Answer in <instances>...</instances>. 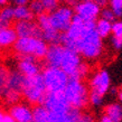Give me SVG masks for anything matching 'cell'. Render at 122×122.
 <instances>
[{"label": "cell", "instance_id": "17", "mask_svg": "<svg viewBox=\"0 0 122 122\" xmlns=\"http://www.w3.org/2000/svg\"><path fill=\"white\" fill-rule=\"evenodd\" d=\"M15 21L14 15V6L8 5L0 9V24L2 27H10Z\"/></svg>", "mask_w": 122, "mask_h": 122}, {"label": "cell", "instance_id": "39", "mask_svg": "<svg viewBox=\"0 0 122 122\" xmlns=\"http://www.w3.org/2000/svg\"><path fill=\"white\" fill-rule=\"evenodd\" d=\"M81 1H90V0H81Z\"/></svg>", "mask_w": 122, "mask_h": 122}, {"label": "cell", "instance_id": "1", "mask_svg": "<svg viewBox=\"0 0 122 122\" xmlns=\"http://www.w3.org/2000/svg\"><path fill=\"white\" fill-rule=\"evenodd\" d=\"M76 53L86 61H95L101 57L103 53V38L95 30V21H87L77 41Z\"/></svg>", "mask_w": 122, "mask_h": 122}, {"label": "cell", "instance_id": "12", "mask_svg": "<svg viewBox=\"0 0 122 122\" xmlns=\"http://www.w3.org/2000/svg\"><path fill=\"white\" fill-rule=\"evenodd\" d=\"M17 68L26 77L35 76L41 73V64L38 63V59L33 56H18Z\"/></svg>", "mask_w": 122, "mask_h": 122}, {"label": "cell", "instance_id": "3", "mask_svg": "<svg viewBox=\"0 0 122 122\" xmlns=\"http://www.w3.org/2000/svg\"><path fill=\"white\" fill-rule=\"evenodd\" d=\"M64 94L70 105L74 109H78L82 111L89 104L90 91L83 80L70 78L64 90Z\"/></svg>", "mask_w": 122, "mask_h": 122}, {"label": "cell", "instance_id": "4", "mask_svg": "<svg viewBox=\"0 0 122 122\" xmlns=\"http://www.w3.org/2000/svg\"><path fill=\"white\" fill-rule=\"evenodd\" d=\"M46 86L41 73L35 76H25V82L21 90V96L26 100V102L30 105H39L43 104L44 97L46 94Z\"/></svg>", "mask_w": 122, "mask_h": 122}, {"label": "cell", "instance_id": "6", "mask_svg": "<svg viewBox=\"0 0 122 122\" xmlns=\"http://www.w3.org/2000/svg\"><path fill=\"white\" fill-rule=\"evenodd\" d=\"M74 15V9L71 5H59L55 10L48 14L52 26L61 34L67 31Z\"/></svg>", "mask_w": 122, "mask_h": 122}, {"label": "cell", "instance_id": "13", "mask_svg": "<svg viewBox=\"0 0 122 122\" xmlns=\"http://www.w3.org/2000/svg\"><path fill=\"white\" fill-rule=\"evenodd\" d=\"M9 114L15 119L16 122H31L33 121V107L26 102H18L11 105Z\"/></svg>", "mask_w": 122, "mask_h": 122}, {"label": "cell", "instance_id": "36", "mask_svg": "<svg viewBox=\"0 0 122 122\" xmlns=\"http://www.w3.org/2000/svg\"><path fill=\"white\" fill-rule=\"evenodd\" d=\"M4 115H5V112L0 109V122H1V120H2V118H4Z\"/></svg>", "mask_w": 122, "mask_h": 122}, {"label": "cell", "instance_id": "25", "mask_svg": "<svg viewBox=\"0 0 122 122\" xmlns=\"http://www.w3.org/2000/svg\"><path fill=\"white\" fill-rule=\"evenodd\" d=\"M100 18L105 19V20H107V21H111V22H113L114 20H117V17H115L114 12L112 11V9L110 7H103V8H101Z\"/></svg>", "mask_w": 122, "mask_h": 122}, {"label": "cell", "instance_id": "38", "mask_svg": "<svg viewBox=\"0 0 122 122\" xmlns=\"http://www.w3.org/2000/svg\"><path fill=\"white\" fill-rule=\"evenodd\" d=\"M1 53H2V48L0 47V54H1Z\"/></svg>", "mask_w": 122, "mask_h": 122}, {"label": "cell", "instance_id": "11", "mask_svg": "<svg viewBox=\"0 0 122 122\" xmlns=\"http://www.w3.org/2000/svg\"><path fill=\"white\" fill-rule=\"evenodd\" d=\"M14 28H15L18 37L41 38V30L39 28V26H38L37 21H35L34 19H31V20L15 21Z\"/></svg>", "mask_w": 122, "mask_h": 122}, {"label": "cell", "instance_id": "35", "mask_svg": "<svg viewBox=\"0 0 122 122\" xmlns=\"http://www.w3.org/2000/svg\"><path fill=\"white\" fill-rule=\"evenodd\" d=\"M118 99H119V101H120V103H121V105H122V90H121V91H119Z\"/></svg>", "mask_w": 122, "mask_h": 122}, {"label": "cell", "instance_id": "41", "mask_svg": "<svg viewBox=\"0 0 122 122\" xmlns=\"http://www.w3.org/2000/svg\"><path fill=\"white\" fill-rule=\"evenodd\" d=\"M0 28H2V26H1V24H0Z\"/></svg>", "mask_w": 122, "mask_h": 122}, {"label": "cell", "instance_id": "7", "mask_svg": "<svg viewBox=\"0 0 122 122\" xmlns=\"http://www.w3.org/2000/svg\"><path fill=\"white\" fill-rule=\"evenodd\" d=\"M43 105L46 107L49 115L67 114L72 109L64 92H46Z\"/></svg>", "mask_w": 122, "mask_h": 122}, {"label": "cell", "instance_id": "18", "mask_svg": "<svg viewBox=\"0 0 122 122\" xmlns=\"http://www.w3.org/2000/svg\"><path fill=\"white\" fill-rule=\"evenodd\" d=\"M95 30L101 36V38H107L112 35V22L107 21L105 19L99 18L95 21Z\"/></svg>", "mask_w": 122, "mask_h": 122}, {"label": "cell", "instance_id": "16", "mask_svg": "<svg viewBox=\"0 0 122 122\" xmlns=\"http://www.w3.org/2000/svg\"><path fill=\"white\" fill-rule=\"evenodd\" d=\"M104 114L113 122H122V105L120 102H113L104 107Z\"/></svg>", "mask_w": 122, "mask_h": 122}, {"label": "cell", "instance_id": "28", "mask_svg": "<svg viewBox=\"0 0 122 122\" xmlns=\"http://www.w3.org/2000/svg\"><path fill=\"white\" fill-rule=\"evenodd\" d=\"M110 43H111V46L114 51H120V49L122 48V37L112 36Z\"/></svg>", "mask_w": 122, "mask_h": 122}, {"label": "cell", "instance_id": "20", "mask_svg": "<svg viewBox=\"0 0 122 122\" xmlns=\"http://www.w3.org/2000/svg\"><path fill=\"white\" fill-rule=\"evenodd\" d=\"M14 15H15V21L34 19L33 12L30 11L28 6H16V7H14Z\"/></svg>", "mask_w": 122, "mask_h": 122}, {"label": "cell", "instance_id": "26", "mask_svg": "<svg viewBox=\"0 0 122 122\" xmlns=\"http://www.w3.org/2000/svg\"><path fill=\"white\" fill-rule=\"evenodd\" d=\"M45 7L46 12H52L59 6V0H39Z\"/></svg>", "mask_w": 122, "mask_h": 122}, {"label": "cell", "instance_id": "40", "mask_svg": "<svg viewBox=\"0 0 122 122\" xmlns=\"http://www.w3.org/2000/svg\"><path fill=\"white\" fill-rule=\"evenodd\" d=\"M59 1H67V0H59Z\"/></svg>", "mask_w": 122, "mask_h": 122}, {"label": "cell", "instance_id": "27", "mask_svg": "<svg viewBox=\"0 0 122 122\" xmlns=\"http://www.w3.org/2000/svg\"><path fill=\"white\" fill-rule=\"evenodd\" d=\"M112 36L122 37V19H117L112 22Z\"/></svg>", "mask_w": 122, "mask_h": 122}, {"label": "cell", "instance_id": "32", "mask_svg": "<svg viewBox=\"0 0 122 122\" xmlns=\"http://www.w3.org/2000/svg\"><path fill=\"white\" fill-rule=\"evenodd\" d=\"M96 4L99 5L101 8H103V7H107V5L109 4V0H94Z\"/></svg>", "mask_w": 122, "mask_h": 122}, {"label": "cell", "instance_id": "30", "mask_svg": "<svg viewBox=\"0 0 122 122\" xmlns=\"http://www.w3.org/2000/svg\"><path fill=\"white\" fill-rule=\"evenodd\" d=\"M30 0H9V2H10L14 7L16 6H28Z\"/></svg>", "mask_w": 122, "mask_h": 122}, {"label": "cell", "instance_id": "23", "mask_svg": "<svg viewBox=\"0 0 122 122\" xmlns=\"http://www.w3.org/2000/svg\"><path fill=\"white\" fill-rule=\"evenodd\" d=\"M109 7L114 12L117 19H122V0H109Z\"/></svg>", "mask_w": 122, "mask_h": 122}, {"label": "cell", "instance_id": "14", "mask_svg": "<svg viewBox=\"0 0 122 122\" xmlns=\"http://www.w3.org/2000/svg\"><path fill=\"white\" fill-rule=\"evenodd\" d=\"M24 82H25V75L21 74L18 68L9 70L6 90L7 91H14V92L21 93Z\"/></svg>", "mask_w": 122, "mask_h": 122}, {"label": "cell", "instance_id": "8", "mask_svg": "<svg viewBox=\"0 0 122 122\" xmlns=\"http://www.w3.org/2000/svg\"><path fill=\"white\" fill-rule=\"evenodd\" d=\"M74 14L80 18L86 21H96L99 19L101 12V7L96 4L94 0L90 1H77L73 6Z\"/></svg>", "mask_w": 122, "mask_h": 122}, {"label": "cell", "instance_id": "9", "mask_svg": "<svg viewBox=\"0 0 122 122\" xmlns=\"http://www.w3.org/2000/svg\"><path fill=\"white\" fill-rule=\"evenodd\" d=\"M111 89V77L107 70L101 68L96 71L90 78V91L103 95Z\"/></svg>", "mask_w": 122, "mask_h": 122}, {"label": "cell", "instance_id": "22", "mask_svg": "<svg viewBox=\"0 0 122 122\" xmlns=\"http://www.w3.org/2000/svg\"><path fill=\"white\" fill-rule=\"evenodd\" d=\"M8 72H9V71H8L6 67L0 66V97L4 96V93H5V91H6Z\"/></svg>", "mask_w": 122, "mask_h": 122}, {"label": "cell", "instance_id": "29", "mask_svg": "<svg viewBox=\"0 0 122 122\" xmlns=\"http://www.w3.org/2000/svg\"><path fill=\"white\" fill-rule=\"evenodd\" d=\"M77 122H95V119L89 112H82L81 117L77 120Z\"/></svg>", "mask_w": 122, "mask_h": 122}, {"label": "cell", "instance_id": "33", "mask_svg": "<svg viewBox=\"0 0 122 122\" xmlns=\"http://www.w3.org/2000/svg\"><path fill=\"white\" fill-rule=\"evenodd\" d=\"M100 122H113L111 120V119L109 118V117H107V115H102V117H101V119H100Z\"/></svg>", "mask_w": 122, "mask_h": 122}, {"label": "cell", "instance_id": "31", "mask_svg": "<svg viewBox=\"0 0 122 122\" xmlns=\"http://www.w3.org/2000/svg\"><path fill=\"white\" fill-rule=\"evenodd\" d=\"M1 122H16L15 119L12 118L9 113H5L4 118H2V120H1Z\"/></svg>", "mask_w": 122, "mask_h": 122}, {"label": "cell", "instance_id": "10", "mask_svg": "<svg viewBox=\"0 0 122 122\" xmlns=\"http://www.w3.org/2000/svg\"><path fill=\"white\" fill-rule=\"evenodd\" d=\"M38 26L41 30V38L44 39L48 45L52 44H59V38H61V33L52 26V24L49 21V16L47 12H45L43 15L36 17Z\"/></svg>", "mask_w": 122, "mask_h": 122}, {"label": "cell", "instance_id": "2", "mask_svg": "<svg viewBox=\"0 0 122 122\" xmlns=\"http://www.w3.org/2000/svg\"><path fill=\"white\" fill-rule=\"evenodd\" d=\"M48 46L49 45L43 38L18 37L12 49L18 56H33L36 59H44Z\"/></svg>", "mask_w": 122, "mask_h": 122}, {"label": "cell", "instance_id": "37", "mask_svg": "<svg viewBox=\"0 0 122 122\" xmlns=\"http://www.w3.org/2000/svg\"><path fill=\"white\" fill-rule=\"evenodd\" d=\"M68 1H70V2H72L73 5H75L76 2H77V0H68Z\"/></svg>", "mask_w": 122, "mask_h": 122}, {"label": "cell", "instance_id": "19", "mask_svg": "<svg viewBox=\"0 0 122 122\" xmlns=\"http://www.w3.org/2000/svg\"><path fill=\"white\" fill-rule=\"evenodd\" d=\"M31 122H51L49 113L43 104L33 107V121Z\"/></svg>", "mask_w": 122, "mask_h": 122}, {"label": "cell", "instance_id": "15", "mask_svg": "<svg viewBox=\"0 0 122 122\" xmlns=\"http://www.w3.org/2000/svg\"><path fill=\"white\" fill-rule=\"evenodd\" d=\"M17 33L14 27H2L0 28V47L2 49H8L14 46L17 41Z\"/></svg>", "mask_w": 122, "mask_h": 122}, {"label": "cell", "instance_id": "34", "mask_svg": "<svg viewBox=\"0 0 122 122\" xmlns=\"http://www.w3.org/2000/svg\"><path fill=\"white\" fill-rule=\"evenodd\" d=\"M8 4H9V0H0V9L8 6Z\"/></svg>", "mask_w": 122, "mask_h": 122}, {"label": "cell", "instance_id": "5", "mask_svg": "<svg viewBox=\"0 0 122 122\" xmlns=\"http://www.w3.org/2000/svg\"><path fill=\"white\" fill-rule=\"evenodd\" d=\"M41 76L47 92H64L70 81V77L64 71L52 66H45L41 71Z\"/></svg>", "mask_w": 122, "mask_h": 122}, {"label": "cell", "instance_id": "24", "mask_svg": "<svg viewBox=\"0 0 122 122\" xmlns=\"http://www.w3.org/2000/svg\"><path fill=\"white\" fill-rule=\"evenodd\" d=\"M103 102H104L103 95L90 91V96H89V103L90 104H92L93 107H99L103 104Z\"/></svg>", "mask_w": 122, "mask_h": 122}, {"label": "cell", "instance_id": "21", "mask_svg": "<svg viewBox=\"0 0 122 122\" xmlns=\"http://www.w3.org/2000/svg\"><path fill=\"white\" fill-rule=\"evenodd\" d=\"M28 7H29L30 11L33 12L34 17H38V16H41L46 12L45 7L43 6V4L39 0H30L29 4H28Z\"/></svg>", "mask_w": 122, "mask_h": 122}]
</instances>
